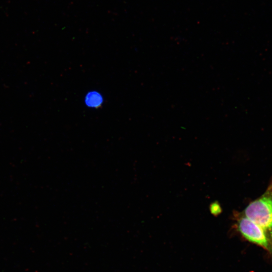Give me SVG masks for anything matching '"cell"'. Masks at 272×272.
I'll list each match as a JSON object with an SVG mask.
<instances>
[{"instance_id":"obj_3","label":"cell","mask_w":272,"mask_h":272,"mask_svg":"<svg viewBox=\"0 0 272 272\" xmlns=\"http://www.w3.org/2000/svg\"><path fill=\"white\" fill-rule=\"evenodd\" d=\"M102 99L101 95L96 92H91L86 97V103L89 106L98 107L102 103Z\"/></svg>"},{"instance_id":"obj_2","label":"cell","mask_w":272,"mask_h":272,"mask_svg":"<svg viewBox=\"0 0 272 272\" xmlns=\"http://www.w3.org/2000/svg\"><path fill=\"white\" fill-rule=\"evenodd\" d=\"M237 228L246 240L261 247L272 256V243L256 224L243 215L238 219Z\"/></svg>"},{"instance_id":"obj_1","label":"cell","mask_w":272,"mask_h":272,"mask_svg":"<svg viewBox=\"0 0 272 272\" xmlns=\"http://www.w3.org/2000/svg\"><path fill=\"white\" fill-rule=\"evenodd\" d=\"M243 214L263 230L272 243V181L260 197L249 203Z\"/></svg>"}]
</instances>
